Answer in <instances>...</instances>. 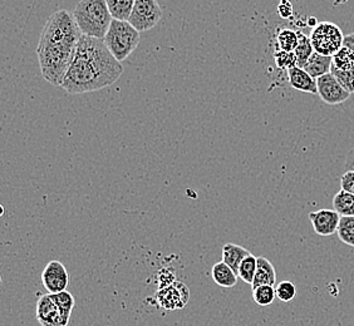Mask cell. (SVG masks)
Listing matches in <instances>:
<instances>
[{
  "label": "cell",
  "mask_w": 354,
  "mask_h": 326,
  "mask_svg": "<svg viewBox=\"0 0 354 326\" xmlns=\"http://www.w3.org/2000/svg\"><path fill=\"white\" fill-rule=\"evenodd\" d=\"M277 298L283 303H290L297 298V286L292 281H281L275 287Z\"/></svg>",
  "instance_id": "cell-28"
},
{
  "label": "cell",
  "mask_w": 354,
  "mask_h": 326,
  "mask_svg": "<svg viewBox=\"0 0 354 326\" xmlns=\"http://www.w3.org/2000/svg\"><path fill=\"white\" fill-rule=\"evenodd\" d=\"M330 73L335 77V79L339 82L343 88L349 92L351 95L354 93V68L349 70H341L332 66Z\"/></svg>",
  "instance_id": "cell-26"
},
{
  "label": "cell",
  "mask_w": 354,
  "mask_h": 326,
  "mask_svg": "<svg viewBox=\"0 0 354 326\" xmlns=\"http://www.w3.org/2000/svg\"><path fill=\"white\" fill-rule=\"evenodd\" d=\"M274 61L277 67L280 69H289L297 67V57L294 52H284V50H277L274 53Z\"/></svg>",
  "instance_id": "cell-27"
},
{
  "label": "cell",
  "mask_w": 354,
  "mask_h": 326,
  "mask_svg": "<svg viewBox=\"0 0 354 326\" xmlns=\"http://www.w3.org/2000/svg\"><path fill=\"white\" fill-rule=\"evenodd\" d=\"M298 38H299V43H298L297 49L294 50L295 57H297V67L304 68V66L307 64L309 58L314 53L313 44L310 41V37H308L299 30H298Z\"/></svg>",
  "instance_id": "cell-18"
},
{
  "label": "cell",
  "mask_w": 354,
  "mask_h": 326,
  "mask_svg": "<svg viewBox=\"0 0 354 326\" xmlns=\"http://www.w3.org/2000/svg\"><path fill=\"white\" fill-rule=\"evenodd\" d=\"M318 95L320 99L329 106H338L349 99L351 93L342 87L332 73L322 75L317 79Z\"/></svg>",
  "instance_id": "cell-10"
},
{
  "label": "cell",
  "mask_w": 354,
  "mask_h": 326,
  "mask_svg": "<svg viewBox=\"0 0 354 326\" xmlns=\"http://www.w3.org/2000/svg\"><path fill=\"white\" fill-rule=\"evenodd\" d=\"M332 66H333V58L332 57H326V55H322L317 53V52H314L303 69H306L313 78L318 79L322 75L330 73Z\"/></svg>",
  "instance_id": "cell-15"
},
{
  "label": "cell",
  "mask_w": 354,
  "mask_h": 326,
  "mask_svg": "<svg viewBox=\"0 0 354 326\" xmlns=\"http://www.w3.org/2000/svg\"><path fill=\"white\" fill-rule=\"evenodd\" d=\"M156 299L161 307L166 310L184 309L190 299V290L184 282L175 281L171 285L161 287L157 291Z\"/></svg>",
  "instance_id": "cell-7"
},
{
  "label": "cell",
  "mask_w": 354,
  "mask_h": 326,
  "mask_svg": "<svg viewBox=\"0 0 354 326\" xmlns=\"http://www.w3.org/2000/svg\"><path fill=\"white\" fill-rule=\"evenodd\" d=\"M75 23L83 35L104 39L113 21L107 0H81L73 10Z\"/></svg>",
  "instance_id": "cell-3"
},
{
  "label": "cell",
  "mask_w": 354,
  "mask_h": 326,
  "mask_svg": "<svg viewBox=\"0 0 354 326\" xmlns=\"http://www.w3.org/2000/svg\"><path fill=\"white\" fill-rule=\"evenodd\" d=\"M342 190L354 195V171H347L341 177Z\"/></svg>",
  "instance_id": "cell-29"
},
{
  "label": "cell",
  "mask_w": 354,
  "mask_h": 326,
  "mask_svg": "<svg viewBox=\"0 0 354 326\" xmlns=\"http://www.w3.org/2000/svg\"><path fill=\"white\" fill-rule=\"evenodd\" d=\"M41 280L48 294H59L66 291L68 287V271L61 261L55 260L48 262L46 269L41 272Z\"/></svg>",
  "instance_id": "cell-8"
},
{
  "label": "cell",
  "mask_w": 354,
  "mask_h": 326,
  "mask_svg": "<svg viewBox=\"0 0 354 326\" xmlns=\"http://www.w3.org/2000/svg\"><path fill=\"white\" fill-rule=\"evenodd\" d=\"M333 210L341 216H354V195L341 190L333 198Z\"/></svg>",
  "instance_id": "cell-19"
},
{
  "label": "cell",
  "mask_w": 354,
  "mask_h": 326,
  "mask_svg": "<svg viewBox=\"0 0 354 326\" xmlns=\"http://www.w3.org/2000/svg\"><path fill=\"white\" fill-rule=\"evenodd\" d=\"M277 43H278V48L280 50L294 52L299 43L298 32H295L293 29H288V28L281 29L277 35Z\"/></svg>",
  "instance_id": "cell-21"
},
{
  "label": "cell",
  "mask_w": 354,
  "mask_h": 326,
  "mask_svg": "<svg viewBox=\"0 0 354 326\" xmlns=\"http://www.w3.org/2000/svg\"><path fill=\"white\" fill-rule=\"evenodd\" d=\"M103 41L112 55L116 58L117 61L122 63L138 47L141 35L129 21L113 19Z\"/></svg>",
  "instance_id": "cell-4"
},
{
  "label": "cell",
  "mask_w": 354,
  "mask_h": 326,
  "mask_svg": "<svg viewBox=\"0 0 354 326\" xmlns=\"http://www.w3.org/2000/svg\"><path fill=\"white\" fill-rule=\"evenodd\" d=\"M82 33L73 14L62 9L48 19L41 32L37 55L43 78L52 86H59L73 59Z\"/></svg>",
  "instance_id": "cell-2"
},
{
  "label": "cell",
  "mask_w": 354,
  "mask_h": 326,
  "mask_svg": "<svg viewBox=\"0 0 354 326\" xmlns=\"http://www.w3.org/2000/svg\"><path fill=\"white\" fill-rule=\"evenodd\" d=\"M337 235L343 244L354 249V216H342Z\"/></svg>",
  "instance_id": "cell-23"
},
{
  "label": "cell",
  "mask_w": 354,
  "mask_h": 326,
  "mask_svg": "<svg viewBox=\"0 0 354 326\" xmlns=\"http://www.w3.org/2000/svg\"><path fill=\"white\" fill-rule=\"evenodd\" d=\"M277 299V290L272 285H261L252 289V300L259 306H270Z\"/></svg>",
  "instance_id": "cell-22"
},
{
  "label": "cell",
  "mask_w": 354,
  "mask_h": 326,
  "mask_svg": "<svg viewBox=\"0 0 354 326\" xmlns=\"http://www.w3.org/2000/svg\"><path fill=\"white\" fill-rule=\"evenodd\" d=\"M37 319L41 326H67L69 320L62 315L55 294L41 295L37 303Z\"/></svg>",
  "instance_id": "cell-9"
},
{
  "label": "cell",
  "mask_w": 354,
  "mask_h": 326,
  "mask_svg": "<svg viewBox=\"0 0 354 326\" xmlns=\"http://www.w3.org/2000/svg\"><path fill=\"white\" fill-rule=\"evenodd\" d=\"M223 261L227 266H230L234 271L238 274L239 266L241 264V261L250 255L252 252L246 250L245 247L236 244H226L223 247Z\"/></svg>",
  "instance_id": "cell-16"
},
{
  "label": "cell",
  "mask_w": 354,
  "mask_h": 326,
  "mask_svg": "<svg viewBox=\"0 0 354 326\" xmlns=\"http://www.w3.org/2000/svg\"><path fill=\"white\" fill-rule=\"evenodd\" d=\"M344 166L347 167V171H354V148L352 151H349V153L346 157Z\"/></svg>",
  "instance_id": "cell-31"
},
{
  "label": "cell",
  "mask_w": 354,
  "mask_h": 326,
  "mask_svg": "<svg viewBox=\"0 0 354 326\" xmlns=\"http://www.w3.org/2000/svg\"><path fill=\"white\" fill-rule=\"evenodd\" d=\"M122 75L121 61L112 55L104 41L82 35L61 88L69 95L91 93L115 84Z\"/></svg>",
  "instance_id": "cell-1"
},
{
  "label": "cell",
  "mask_w": 354,
  "mask_h": 326,
  "mask_svg": "<svg viewBox=\"0 0 354 326\" xmlns=\"http://www.w3.org/2000/svg\"><path fill=\"white\" fill-rule=\"evenodd\" d=\"M277 284V271L272 262L264 258L259 256L258 258V266H257V272L255 278L252 281V289L261 285H272Z\"/></svg>",
  "instance_id": "cell-13"
},
{
  "label": "cell",
  "mask_w": 354,
  "mask_h": 326,
  "mask_svg": "<svg viewBox=\"0 0 354 326\" xmlns=\"http://www.w3.org/2000/svg\"><path fill=\"white\" fill-rule=\"evenodd\" d=\"M343 46L349 48L354 53V33L351 35H344V41H343Z\"/></svg>",
  "instance_id": "cell-32"
},
{
  "label": "cell",
  "mask_w": 354,
  "mask_h": 326,
  "mask_svg": "<svg viewBox=\"0 0 354 326\" xmlns=\"http://www.w3.org/2000/svg\"><path fill=\"white\" fill-rule=\"evenodd\" d=\"M333 66L341 70H349L354 68V53L349 48L343 47L332 57Z\"/></svg>",
  "instance_id": "cell-24"
},
{
  "label": "cell",
  "mask_w": 354,
  "mask_h": 326,
  "mask_svg": "<svg viewBox=\"0 0 354 326\" xmlns=\"http://www.w3.org/2000/svg\"><path fill=\"white\" fill-rule=\"evenodd\" d=\"M314 52L326 57H333L342 47L344 35L341 28L330 21H320L310 33Z\"/></svg>",
  "instance_id": "cell-5"
},
{
  "label": "cell",
  "mask_w": 354,
  "mask_h": 326,
  "mask_svg": "<svg viewBox=\"0 0 354 326\" xmlns=\"http://www.w3.org/2000/svg\"><path fill=\"white\" fill-rule=\"evenodd\" d=\"M257 266H258V258L254 256L252 253L248 255L239 266V279L243 280L244 282L249 284V285H252V281L255 278V272H257Z\"/></svg>",
  "instance_id": "cell-20"
},
{
  "label": "cell",
  "mask_w": 354,
  "mask_h": 326,
  "mask_svg": "<svg viewBox=\"0 0 354 326\" xmlns=\"http://www.w3.org/2000/svg\"><path fill=\"white\" fill-rule=\"evenodd\" d=\"M286 72H288V81L292 88L310 93V95H318L317 79L309 75L306 69L294 67Z\"/></svg>",
  "instance_id": "cell-12"
},
{
  "label": "cell",
  "mask_w": 354,
  "mask_h": 326,
  "mask_svg": "<svg viewBox=\"0 0 354 326\" xmlns=\"http://www.w3.org/2000/svg\"><path fill=\"white\" fill-rule=\"evenodd\" d=\"M136 0H107L109 13L116 21H129Z\"/></svg>",
  "instance_id": "cell-17"
},
{
  "label": "cell",
  "mask_w": 354,
  "mask_h": 326,
  "mask_svg": "<svg viewBox=\"0 0 354 326\" xmlns=\"http://www.w3.org/2000/svg\"><path fill=\"white\" fill-rule=\"evenodd\" d=\"M212 278L218 286L226 289L234 287L238 284V274L230 266L226 265L224 261L216 262L212 266Z\"/></svg>",
  "instance_id": "cell-14"
},
{
  "label": "cell",
  "mask_w": 354,
  "mask_h": 326,
  "mask_svg": "<svg viewBox=\"0 0 354 326\" xmlns=\"http://www.w3.org/2000/svg\"><path fill=\"white\" fill-rule=\"evenodd\" d=\"M342 216L335 210L314 211L309 213V220L313 226L314 232L319 236H332L338 231Z\"/></svg>",
  "instance_id": "cell-11"
},
{
  "label": "cell",
  "mask_w": 354,
  "mask_h": 326,
  "mask_svg": "<svg viewBox=\"0 0 354 326\" xmlns=\"http://www.w3.org/2000/svg\"><path fill=\"white\" fill-rule=\"evenodd\" d=\"M161 19L162 9L157 0H136L129 23L142 33L153 29Z\"/></svg>",
  "instance_id": "cell-6"
},
{
  "label": "cell",
  "mask_w": 354,
  "mask_h": 326,
  "mask_svg": "<svg viewBox=\"0 0 354 326\" xmlns=\"http://www.w3.org/2000/svg\"><path fill=\"white\" fill-rule=\"evenodd\" d=\"M55 298L57 304H58V307L61 310L62 315L66 319H71V315H72V311H73L75 305L73 295L66 290V291H62L59 294H55Z\"/></svg>",
  "instance_id": "cell-25"
},
{
  "label": "cell",
  "mask_w": 354,
  "mask_h": 326,
  "mask_svg": "<svg viewBox=\"0 0 354 326\" xmlns=\"http://www.w3.org/2000/svg\"><path fill=\"white\" fill-rule=\"evenodd\" d=\"M278 12H279L281 18H289L292 13H293V8L292 4L288 0H280L279 7H278Z\"/></svg>",
  "instance_id": "cell-30"
}]
</instances>
